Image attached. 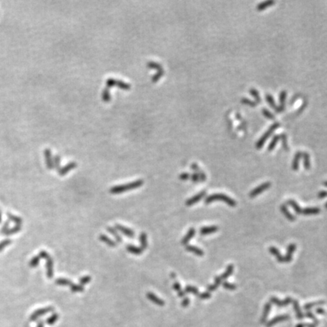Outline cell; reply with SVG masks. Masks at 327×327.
<instances>
[{
	"label": "cell",
	"mask_w": 327,
	"mask_h": 327,
	"mask_svg": "<svg viewBox=\"0 0 327 327\" xmlns=\"http://www.w3.org/2000/svg\"><path fill=\"white\" fill-rule=\"evenodd\" d=\"M144 183V181L143 179H137V180L134 181V182L130 183L127 184H122V185H118V186H113L110 189L109 192L113 195H117L123 193L124 192H127V191H130L133 190V189H136L138 188L141 187Z\"/></svg>",
	"instance_id": "1"
},
{
	"label": "cell",
	"mask_w": 327,
	"mask_h": 327,
	"mask_svg": "<svg viewBox=\"0 0 327 327\" xmlns=\"http://www.w3.org/2000/svg\"><path fill=\"white\" fill-rule=\"evenodd\" d=\"M215 201H222L227 203L230 207H235L236 205V202L232 198L229 197L227 195L223 193H215L208 195L204 200V204H210Z\"/></svg>",
	"instance_id": "2"
},
{
	"label": "cell",
	"mask_w": 327,
	"mask_h": 327,
	"mask_svg": "<svg viewBox=\"0 0 327 327\" xmlns=\"http://www.w3.org/2000/svg\"><path fill=\"white\" fill-rule=\"evenodd\" d=\"M53 310H54V307L52 306L42 307V308L38 309V310H35V311H34L33 313L30 315V320L31 322L36 321V320H38L40 317L44 316V315H45L46 313H50V312H52Z\"/></svg>",
	"instance_id": "3"
},
{
	"label": "cell",
	"mask_w": 327,
	"mask_h": 327,
	"mask_svg": "<svg viewBox=\"0 0 327 327\" xmlns=\"http://www.w3.org/2000/svg\"><path fill=\"white\" fill-rule=\"evenodd\" d=\"M279 126H280V124H278V123H275V124H274V125L271 126L270 127V129L268 130L267 132H266L264 134V136H263L262 137H261V139L259 140V141L258 142V143H257V148H258V149H260V148H261L263 147V145H264V143H265V141L266 140H267L268 138H269V136H270V134L273 133V132L274 131V130H276L277 127H279Z\"/></svg>",
	"instance_id": "4"
},
{
	"label": "cell",
	"mask_w": 327,
	"mask_h": 327,
	"mask_svg": "<svg viewBox=\"0 0 327 327\" xmlns=\"http://www.w3.org/2000/svg\"><path fill=\"white\" fill-rule=\"evenodd\" d=\"M271 186V183L270 182H266L262 183L260 186H258V187L255 189H253L251 192L249 193L250 198H255L256 196H258V195L262 193L263 192H264L265 190H267Z\"/></svg>",
	"instance_id": "5"
},
{
	"label": "cell",
	"mask_w": 327,
	"mask_h": 327,
	"mask_svg": "<svg viewBox=\"0 0 327 327\" xmlns=\"http://www.w3.org/2000/svg\"><path fill=\"white\" fill-rule=\"evenodd\" d=\"M114 228H115L117 231H120V233H122L123 234L128 237V238H134V237H135V232L131 229L128 228V227H126L121 224H119V223H116L114 225Z\"/></svg>",
	"instance_id": "6"
},
{
	"label": "cell",
	"mask_w": 327,
	"mask_h": 327,
	"mask_svg": "<svg viewBox=\"0 0 327 327\" xmlns=\"http://www.w3.org/2000/svg\"><path fill=\"white\" fill-rule=\"evenodd\" d=\"M270 303L274 304V305H276L277 307H282L288 306L289 304L292 303V298L291 297H287L286 299L281 301V300H279L277 297L272 296L270 298Z\"/></svg>",
	"instance_id": "7"
},
{
	"label": "cell",
	"mask_w": 327,
	"mask_h": 327,
	"mask_svg": "<svg viewBox=\"0 0 327 327\" xmlns=\"http://www.w3.org/2000/svg\"><path fill=\"white\" fill-rule=\"evenodd\" d=\"M206 195V191L203 190L202 192H200L199 193H198L195 195H194L193 197H192L191 199H188L186 202V206H192L193 204H196L197 202H199V201L202 200V199Z\"/></svg>",
	"instance_id": "8"
},
{
	"label": "cell",
	"mask_w": 327,
	"mask_h": 327,
	"mask_svg": "<svg viewBox=\"0 0 327 327\" xmlns=\"http://www.w3.org/2000/svg\"><path fill=\"white\" fill-rule=\"evenodd\" d=\"M46 263H45V268H46V276L49 279H52L53 277V260L52 257L49 255L45 258Z\"/></svg>",
	"instance_id": "9"
},
{
	"label": "cell",
	"mask_w": 327,
	"mask_h": 327,
	"mask_svg": "<svg viewBox=\"0 0 327 327\" xmlns=\"http://www.w3.org/2000/svg\"><path fill=\"white\" fill-rule=\"evenodd\" d=\"M295 249H296V245L294 244V243H291V244L289 245L287 248L286 255V257H284V260H285L286 263H289L292 261V255H293V253L295 252Z\"/></svg>",
	"instance_id": "10"
},
{
	"label": "cell",
	"mask_w": 327,
	"mask_h": 327,
	"mask_svg": "<svg viewBox=\"0 0 327 327\" xmlns=\"http://www.w3.org/2000/svg\"><path fill=\"white\" fill-rule=\"evenodd\" d=\"M288 319H289V316L288 314H282L279 315V316H276L274 317V319L268 321L267 323H266V326L271 327L272 326H274V325L276 324V323H279V322L281 321H284V320H288Z\"/></svg>",
	"instance_id": "11"
},
{
	"label": "cell",
	"mask_w": 327,
	"mask_h": 327,
	"mask_svg": "<svg viewBox=\"0 0 327 327\" xmlns=\"http://www.w3.org/2000/svg\"><path fill=\"white\" fill-rule=\"evenodd\" d=\"M146 297L148 300L152 301L154 304L158 305V306H164V305H165V302L163 300L159 298L157 295H155V294L152 293V292H148V293L146 294Z\"/></svg>",
	"instance_id": "12"
},
{
	"label": "cell",
	"mask_w": 327,
	"mask_h": 327,
	"mask_svg": "<svg viewBox=\"0 0 327 327\" xmlns=\"http://www.w3.org/2000/svg\"><path fill=\"white\" fill-rule=\"evenodd\" d=\"M269 251L271 253V254H273V255H274L276 257V261H278L279 263H284L285 262V260H284V257L281 254L280 251H279V250L277 249V248H276V247L274 246H270L269 248Z\"/></svg>",
	"instance_id": "13"
},
{
	"label": "cell",
	"mask_w": 327,
	"mask_h": 327,
	"mask_svg": "<svg viewBox=\"0 0 327 327\" xmlns=\"http://www.w3.org/2000/svg\"><path fill=\"white\" fill-rule=\"evenodd\" d=\"M195 234V229L193 228V227L189 229V231L187 232V233L183 237V238L181 240V244L183 245H188L189 242L192 239Z\"/></svg>",
	"instance_id": "14"
},
{
	"label": "cell",
	"mask_w": 327,
	"mask_h": 327,
	"mask_svg": "<svg viewBox=\"0 0 327 327\" xmlns=\"http://www.w3.org/2000/svg\"><path fill=\"white\" fill-rule=\"evenodd\" d=\"M76 167V162H70L67 165H65V167H63L59 168V170H58V174H59L60 176H64V175L68 174L71 170H73V168H75Z\"/></svg>",
	"instance_id": "15"
},
{
	"label": "cell",
	"mask_w": 327,
	"mask_h": 327,
	"mask_svg": "<svg viewBox=\"0 0 327 327\" xmlns=\"http://www.w3.org/2000/svg\"><path fill=\"white\" fill-rule=\"evenodd\" d=\"M126 248H127V251L128 252H130L132 254H134V255H140L143 252V250L140 247L135 246V245H127L126 246Z\"/></svg>",
	"instance_id": "16"
},
{
	"label": "cell",
	"mask_w": 327,
	"mask_h": 327,
	"mask_svg": "<svg viewBox=\"0 0 327 327\" xmlns=\"http://www.w3.org/2000/svg\"><path fill=\"white\" fill-rule=\"evenodd\" d=\"M280 210H281V211H282V215L285 216V217L289 220V221H295V217L292 215L290 211H289L287 206H286V204H282V205H281Z\"/></svg>",
	"instance_id": "17"
},
{
	"label": "cell",
	"mask_w": 327,
	"mask_h": 327,
	"mask_svg": "<svg viewBox=\"0 0 327 327\" xmlns=\"http://www.w3.org/2000/svg\"><path fill=\"white\" fill-rule=\"evenodd\" d=\"M99 239L104 243H105L107 245H108L109 247H112V248H114V247H116L117 245V242H115L114 240H112V238H110L108 236H107L104 234L99 235Z\"/></svg>",
	"instance_id": "18"
},
{
	"label": "cell",
	"mask_w": 327,
	"mask_h": 327,
	"mask_svg": "<svg viewBox=\"0 0 327 327\" xmlns=\"http://www.w3.org/2000/svg\"><path fill=\"white\" fill-rule=\"evenodd\" d=\"M186 250L187 251H189V252L193 253V254H196L197 256H204V251H202L201 248H198V247L196 246H194V245H186Z\"/></svg>",
	"instance_id": "19"
},
{
	"label": "cell",
	"mask_w": 327,
	"mask_h": 327,
	"mask_svg": "<svg viewBox=\"0 0 327 327\" xmlns=\"http://www.w3.org/2000/svg\"><path fill=\"white\" fill-rule=\"evenodd\" d=\"M218 230V227L217 226H210V227H204L200 230V233L202 235L211 234L216 233Z\"/></svg>",
	"instance_id": "20"
},
{
	"label": "cell",
	"mask_w": 327,
	"mask_h": 327,
	"mask_svg": "<svg viewBox=\"0 0 327 327\" xmlns=\"http://www.w3.org/2000/svg\"><path fill=\"white\" fill-rule=\"evenodd\" d=\"M320 212V209L319 207H305L302 209L301 214L304 215H318Z\"/></svg>",
	"instance_id": "21"
},
{
	"label": "cell",
	"mask_w": 327,
	"mask_h": 327,
	"mask_svg": "<svg viewBox=\"0 0 327 327\" xmlns=\"http://www.w3.org/2000/svg\"><path fill=\"white\" fill-rule=\"evenodd\" d=\"M292 304H293V307L294 310H295V313H296V317L299 320H301L305 317V315L302 313L301 310L300 306H299L298 301L297 300H292Z\"/></svg>",
	"instance_id": "22"
},
{
	"label": "cell",
	"mask_w": 327,
	"mask_h": 327,
	"mask_svg": "<svg viewBox=\"0 0 327 327\" xmlns=\"http://www.w3.org/2000/svg\"><path fill=\"white\" fill-rule=\"evenodd\" d=\"M271 309V303L270 302H268L266 303L265 306H264V312H263V315L261 318V323H264L266 321V319H267L268 315H269L270 311Z\"/></svg>",
	"instance_id": "23"
},
{
	"label": "cell",
	"mask_w": 327,
	"mask_h": 327,
	"mask_svg": "<svg viewBox=\"0 0 327 327\" xmlns=\"http://www.w3.org/2000/svg\"><path fill=\"white\" fill-rule=\"evenodd\" d=\"M287 204H289V205H290L291 207L294 209L296 215H301V214L302 209L301 208L299 204H297L294 199H289V200L287 201Z\"/></svg>",
	"instance_id": "24"
},
{
	"label": "cell",
	"mask_w": 327,
	"mask_h": 327,
	"mask_svg": "<svg viewBox=\"0 0 327 327\" xmlns=\"http://www.w3.org/2000/svg\"><path fill=\"white\" fill-rule=\"evenodd\" d=\"M140 242V248L142 249L145 250L148 247V240H147V234L145 233H141L140 235V238H139Z\"/></svg>",
	"instance_id": "25"
},
{
	"label": "cell",
	"mask_w": 327,
	"mask_h": 327,
	"mask_svg": "<svg viewBox=\"0 0 327 327\" xmlns=\"http://www.w3.org/2000/svg\"><path fill=\"white\" fill-rule=\"evenodd\" d=\"M45 161H46V166L49 169H52L53 167V161H52L51 152L50 149L45 150Z\"/></svg>",
	"instance_id": "26"
},
{
	"label": "cell",
	"mask_w": 327,
	"mask_h": 327,
	"mask_svg": "<svg viewBox=\"0 0 327 327\" xmlns=\"http://www.w3.org/2000/svg\"><path fill=\"white\" fill-rule=\"evenodd\" d=\"M107 230L109 232V233H111L113 235H114V238H115L116 242H117V243L123 242L122 237L118 234V233H117V230H115V228H114V227H108Z\"/></svg>",
	"instance_id": "27"
},
{
	"label": "cell",
	"mask_w": 327,
	"mask_h": 327,
	"mask_svg": "<svg viewBox=\"0 0 327 327\" xmlns=\"http://www.w3.org/2000/svg\"><path fill=\"white\" fill-rule=\"evenodd\" d=\"M55 282L56 285L61 286H71L73 282L70 279H66V278H58L55 279Z\"/></svg>",
	"instance_id": "28"
},
{
	"label": "cell",
	"mask_w": 327,
	"mask_h": 327,
	"mask_svg": "<svg viewBox=\"0 0 327 327\" xmlns=\"http://www.w3.org/2000/svg\"><path fill=\"white\" fill-rule=\"evenodd\" d=\"M233 270H234V266H233V264H229L225 272L223 273L221 276H220V279H221L222 280H223V279H226L228 277H230V276L233 274Z\"/></svg>",
	"instance_id": "29"
},
{
	"label": "cell",
	"mask_w": 327,
	"mask_h": 327,
	"mask_svg": "<svg viewBox=\"0 0 327 327\" xmlns=\"http://www.w3.org/2000/svg\"><path fill=\"white\" fill-rule=\"evenodd\" d=\"M301 155H302V153L300 151L297 152L295 154V158H294V160H293V164H292V169H293V171H297V170H298L299 161H300V158H301Z\"/></svg>",
	"instance_id": "30"
},
{
	"label": "cell",
	"mask_w": 327,
	"mask_h": 327,
	"mask_svg": "<svg viewBox=\"0 0 327 327\" xmlns=\"http://www.w3.org/2000/svg\"><path fill=\"white\" fill-rule=\"evenodd\" d=\"M59 316H58V313H52L50 317H49L48 318L45 320V323L48 324L49 326H52V325L55 324L57 321H58Z\"/></svg>",
	"instance_id": "31"
},
{
	"label": "cell",
	"mask_w": 327,
	"mask_h": 327,
	"mask_svg": "<svg viewBox=\"0 0 327 327\" xmlns=\"http://www.w3.org/2000/svg\"><path fill=\"white\" fill-rule=\"evenodd\" d=\"M286 98V91H282V92L281 93V94H280V103H281V105H280V107H276V110H275L276 112H282V111H283V109L285 108V107H284V104H285Z\"/></svg>",
	"instance_id": "32"
},
{
	"label": "cell",
	"mask_w": 327,
	"mask_h": 327,
	"mask_svg": "<svg viewBox=\"0 0 327 327\" xmlns=\"http://www.w3.org/2000/svg\"><path fill=\"white\" fill-rule=\"evenodd\" d=\"M301 156H303L304 158V167L307 171H308L310 168V155L308 153L304 152L302 153Z\"/></svg>",
	"instance_id": "33"
},
{
	"label": "cell",
	"mask_w": 327,
	"mask_h": 327,
	"mask_svg": "<svg viewBox=\"0 0 327 327\" xmlns=\"http://www.w3.org/2000/svg\"><path fill=\"white\" fill-rule=\"evenodd\" d=\"M324 304H325V301H318L311 302V303H307L304 305V309L307 310H310V309H311L312 307H313L315 306H319V305H324Z\"/></svg>",
	"instance_id": "34"
},
{
	"label": "cell",
	"mask_w": 327,
	"mask_h": 327,
	"mask_svg": "<svg viewBox=\"0 0 327 327\" xmlns=\"http://www.w3.org/2000/svg\"><path fill=\"white\" fill-rule=\"evenodd\" d=\"M184 292H185V293H192L195 295H198V296H199V289H198L196 287H195V286H186V288H185Z\"/></svg>",
	"instance_id": "35"
},
{
	"label": "cell",
	"mask_w": 327,
	"mask_h": 327,
	"mask_svg": "<svg viewBox=\"0 0 327 327\" xmlns=\"http://www.w3.org/2000/svg\"><path fill=\"white\" fill-rule=\"evenodd\" d=\"M70 289L71 291L73 293H77V292H83L84 291V288L83 286L81 285H77V284H73L72 283V285L70 286Z\"/></svg>",
	"instance_id": "36"
},
{
	"label": "cell",
	"mask_w": 327,
	"mask_h": 327,
	"mask_svg": "<svg viewBox=\"0 0 327 327\" xmlns=\"http://www.w3.org/2000/svg\"><path fill=\"white\" fill-rule=\"evenodd\" d=\"M274 3H275V2L274 1H265L264 2H261L260 3V4H258V10L261 11V10H263V9H266V7H268L269 6H270V5H274Z\"/></svg>",
	"instance_id": "37"
},
{
	"label": "cell",
	"mask_w": 327,
	"mask_h": 327,
	"mask_svg": "<svg viewBox=\"0 0 327 327\" xmlns=\"http://www.w3.org/2000/svg\"><path fill=\"white\" fill-rule=\"evenodd\" d=\"M279 136H275L273 138L272 141H271V143H270L269 147H268V151H272V150L275 148V146H276V143H277L278 140H279Z\"/></svg>",
	"instance_id": "38"
},
{
	"label": "cell",
	"mask_w": 327,
	"mask_h": 327,
	"mask_svg": "<svg viewBox=\"0 0 327 327\" xmlns=\"http://www.w3.org/2000/svg\"><path fill=\"white\" fill-rule=\"evenodd\" d=\"M222 286H223V287L224 288V289H228V290H235L237 288L236 285H235L234 283H231V282H227V281L223 282Z\"/></svg>",
	"instance_id": "39"
},
{
	"label": "cell",
	"mask_w": 327,
	"mask_h": 327,
	"mask_svg": "<svg viewBox=\"0 0 327 327\" xmlns=\"http://www.w3.org/2000/svg\"><path fill=\"white\" fill-rule=\"evenodd\" d=\"M91 279H92V278H91L89 276H83V277H81V279H80V285L82 286L86 285V284L89 283V282H90Z\"/></svg>",
	"instance_id": "40"
},
{
	"label": "cell",
	"mask_w": 327,
	"mask_h": 327,
	"mask_svg": "<svg viewBox=\"0 0 327 327\" xmlns=\"http://www.w3.org/2000/svg\"><path fill=\"white\" fill-rule=\"evenodd\" d=\"M40 258L39 257V255L33 257V258H32V260L30 261V266H31V267H36V266L38 265L39 263H40Z\"/></svg>",
	"instance_id": "41"
},
{
	"label": "cell",
	"mask_w": 327,
	"mask_h": 327,
	"mask_svg": "<svg viewBox=\"0 0 327 327\" xmlns=\"http://www.w3.org/2000/svg\"><path fill=\"white\" fill-rule=\"evenodd\" d=\"M250 93H251V94L254 96V99H256V103H259L260 102H261V99L259 96V93H258V92L256 90V89H251V90H250Z\"/></svg>",
	"instance_id": "42"
},
{
	"label": "cell",
	"mask_w": 327,
	"mask_h": 327,
	"mask_svg": "<svg viewBox=\"0 0 327 327\" xmlns=\"http://www.w3.org/2000/svg\"><path fill=\"white\" fill-rule=\"evenodd\" d=\"M266 100L268 101V102H269L270 105L272 108H274L276 110V104H275V102H274V98H273L272 96H270V95L268 94V95H266Z\"/></svg>",
	"instance_id": "43"
},
{
	"label": "cell",
	"mask_w": 327,
	"mask_h": 327,
	"mask_svg": "<svg viewBox=\"0 0 327 327\" xmlns=\"http://www.w3.org/2000/svg\"><path fill=\"white\" fill-rule=\"evenodd\" d=\"M242 102L244 103V104H248V105L251 106V107H255V106L257 105L256 102H252V101L249 100V99H246V98H243V99H242Z\"/></svg>",
	"instance_id": "44"
},
{
	"label": "cell",
	"mask_w": 327,
	"mask_h": 327,
	"mask_svg": "<svg viewBox=\"0 0 327 327\" xmlns=\"http://www.w3.org/2000/svg\"><path fill=\"white\" fill-rule=\"evenodd\" d=\"M60 157L58 155H55V158H54V162H53V167H55L56 169H58V171L59 170V164H60Z\"/></svg>",
	"instance_id": "45"
},
{
	"label": "cell",
	"mask_w": 327,
	"mask_h": 327,
	"mask_svg": "<svg viewBox=\"0 0 327 327\" xmlns=\"http://www.w3.org/2000/svg\"><path fill=\"white\" fill-rule=\"evenodd\" d=\"M211 297V293L209 292H202V293L199 295V297L201 299H209Z\"/></svg>",
	"instance_id": "46"
},
{
	"label": "cell",
	"mask_w": 327,
	"mask_h": 327,
	"mask_svg": "<svg viewBox=\"0 0 327 327\" xmlns=\"http://www.w3.org/2000/svg\"><path fill=\"white\" fill-rule=\"evenodd\" d=\"M279 137H282V145H283V148H285L286 151H288V150H289V148H288V146H287V142H286V134L282 133V135L279 136Z\"/></svg>",
	"instance_id": "47"
},
{
	"label": "cell",
	"mask_w": 327,
	"mask_h": 327,
	"mask_svg": "<svg viewBox=\"0 0 327 327\" xmlns=\"http://www.w3.org/2000/svg\"><path fill=\"white\" fill-rule=\"evenodd\" d=\"M263 114H264V115L266 117H267V118L274 119V116L273 115V114H271V113L269 111L266 110V109H265V108L263 109Z\"/></svg>",
	"instance_id": "48"
},
{
	"label": "cell",
	"mask_w": 327,
	"mask_h": 327,
	"mask_svg": "<svg viewBox=\"0 0 327 327\" xmlns=\"http://www.w3.org/2000/svg\"><path fill=\"white\" fill-rule=\"evenodd\" d=\"M191 168H192V169L195 171V174H199V173H200L201 171H201L200 168L199 167V166H198V165L196 164L195 163H193L192 165H191Z\"/></svg>",
	"instance_id": "49"
},
{
	"label": "cell",
	"mask_w": 327,
	"mask_h": 327,
	"mask_svg": "<svg viewBox=\"0 0 327 327\" xmlns=\"http://www.w3.org/2000/svg\"><path fill=\"white\" fill-rule=\"evenodd\" d=\"M179 179H182V180H187L190 178V174H188V173H183V174H181L179 176Z\"/></svg>",
	"instance_id": "50"
},
{
	"label": "cell",
	"mask_w": 327,
	"mask_h": 327,
	"mask_svg": "<svg viewBox=\"0 0 327 327\" xmlns=\"http://www.w3.org/2000/svg\"><path fill=\"white\" fill-rule=\"evenodd\" d=\"M190 178L193 183H198L199 181V175H198L197 174H195V173H194V174L190 175Z\"/></svg>",
	"instance_id": "51"
},
{
	"label": "cell",
	"mask_w": 327,
	"mask_h": 327,
	"mask_svg": "<svg viewBox=\"0 0 327 327\" xmlns=\"http://www.w3.org/2000/svg\"><path fill=\"white\" fill-rule=\"evenodd\" d=\"M189 302H190V300H189V297H185L183 300L182 303H181V305H182V307H186L189 305Z\"/></svg>",
	"instance_id": "52"
},
{
	"label": "cell",
	"mask_w": 327,
	"mask_h": 327,
	"mask_svg": "<svg viewBox=\"0 0 327 327\" xmlns=\"http://www.w3.org/2000/svg\"><path fill=\"white\" fill-rule=\"evenodd\" d=\"M173 287H174V290H176L177 292H179V291H180V290H182V289H181V286H180V284H179V282H177V281H176V282H174V286H173Z\"/></svg>",
	"instance_id": "53"
},
{
	"label": "cell",
	"mask_w": 327,
	"mask_h": 327,
	"mask_svg": "<svg viewBox=\"0 0 327 327\" xmlns=\"http://www.w3.org/2000/svg\"><path fill=\"white\" fill-rule=\"evenodd\" d=\"M49 255V254H48V253L45 251H44V250L41 251L40 254H39V257H40V258H43V259H45Z\"/></svg>",
	"instance_id": "54"
},
{
	"label": "cell",
	"mask_w": 327,
	"mask_h": 327,
	"mask_svg": "<svg viewBox=\"0 0 327 327\" xmlns=\"http://www.w3.org/2000/svg\"><path fill=\"white\" fill-rule=\"evenodd\" d=\"M217 288H218V286H216L215 284H213V285H208L207 286V289L209 291V292H213V291H215Z\"/></svg>",
	"instance_id": "55"
},
{
	"label": "cell",
	"mask_w": 327,
	"mask_h": 327,
	"mask_svg": "<svg viewBox=\"0 0 327 327\" xmlns=\"http://www.w3.org/2000/svg\"><path fill=\"white\" fill-rule=\"evenodd\" d=\"M222 282V279H220V276H215V284L216 286H217L219 287L220 284Z\"/></svg>",
	"instance_id": "56"
},
{
	"label": "cell",
	"mask_w": 327,
	"mask_h": 327,
	"mask_svg": "<svg viewBox=\"0 0 327 327\" xmlns=\"http://www.w3.org/2000/svg\"><path fill=\"white\" fill-rule=\"evenodd\" d=\"M326 191H320L318 193V198L319 199H324V198H326Z\"/></svg>",
	"instance_id": "57"
},
{
	"label": "cell",
	"mask_w": 327,
	"mask_h": 327,
	"mask_svg": "<svg viewBox=\"0 0 327 327\" xmlns=\"http://www.w3.org/2000/svg\"><path fill=\"white\" fill-rule=\"evenodd\" d=\"M316 312L319 314H324L325 310L323 308H317L316 310Z\"/></svg>",
	"instance_id": "58"
},
{
	"label": "cell",
	"mask_w": 327,
	"mask_h": 327,
	"mask_svg": "<svg viewBox=\"0 0 327 327\" xmlns=\"http://www.w3.org/2000/svg\"><path fill=\"white\" fill-rule=\"evenodd\" d=\"M36 327H45V326H44V322L42 321V320L38 321L37 326H36Z\"/></svg>",
	"instance_id": "59"
},
{
	"label": "cell",
	"mask_w": 327,
	"mask_h": 327,
	"mask_svg": "<svg viewBox=\"0 0 327 327\" xmlns=\"http://www.w3.org/2000/svg\"><path fill=\"white\" fill-rule=\"evenodd\" d=\"M185 294H186V293H185L184 291H183V290H180L179 292H178V295H179V297H184L185 296Z\"/></svg>",
	"instance_id": "60"
},
{
	"label": "cell",
	"mask_w": 327,
	"mask_h": 327,
	"mask_svg": "<svg viewBox=\"0 0 327 327\" xmlns=\"http://www.w3.org/2000/svg\"><path fill=\"white\" fill-rule=\"evenodd\" d=\"M171 277H172V278H173V279H176V274H174V273H171Z\"/></svg>",
	"instance_id": "61"
},
{
	"label": "cell",
	"mask_w": 327,
	"mask_h": 327,
	"mask_svg": "<svg viewBox=\"0 0 327 327\" xmlns=\"http://www.w3.org/2000/svg\"><path fill=\"white\" fill-rule=\"evenodd\" d=\"M324 185H325V186H327V184H326V181H325V182H324Z\"/></svg>",
	"instance_id": "62"
}]
</instances>
